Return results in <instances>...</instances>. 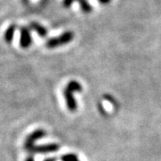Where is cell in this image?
Segmentation results:
<instances>
[{"mask_svg":"<svg viewBox=\"0 0 161 161\" xmlns=\"http://www.w3.org/2000/svg\"><path fill=\"white\" fill-rule=\"evenodd\" d=\"M82 86L77 80H70L66 87L64 89V98L66 102V107L70 112H75L77 110V102L75 98V92H81Z\"/></svg>","mask_w":161,"mask_h":161,"instance_id":"cell-1","label":"cell"},{"mask_svg":"<svg viewBox=\"0 0 161 161\" xmlns=\"http://www.w3.org/2000/svg\"><path fill=\"white\" fill-rule=\"evenodd\" d=\"M74 37H75V34L73 31H65L58 37H55V38H51L47 40L46 42V47L47 48H56L62 45L68 44L74 40Z\"/></svg>","mask_w":161,"mask_h":161,"instance_id":"cell-2","label":"cell"},{"mask_svg":"<svg viewBox=\"0 0 161 161\" xmlns=\"http://www.w3.org/2000/svg\"><path fill=\"white\" fill-rule=\"evenodd\" d=\"M47 135V132L43 129H37L33 132H31V134H29L24 142V149L26 150H28L30 148H31L32 146H34L35 142L40 140L41 138H44Z\"/></svg>","mask_w":161,"mask_h":161,"instance_id":"cell-3","label":"cell"},{"mask_svg":"<svg viewBox=\"0 0 161 161\" xmlns=\"http://www.w3.org/2000/svg\"><path fill=\"white\" fill-rule=\"evenodd\" d=\"M60 146L57 143H47L43 145H34L31 148L27 150L28 152L33 154V153H49V152H55L58 151Z\"/></svg>","mask_w":161,"mask_h":161,"instance_id":"cell-4","label":"cell"},{"mask_svg":"<svg viewBox=\"0 0 161 161\" xmlns=\"http://www.w3.org/2000/svg\"><path fill=\"white\" fill-rule=\"evenodd\" d=\"M32 43L31 34L28 27L23 26L20 29V46L22 48H28Z\"/></svg>","mask_w":161,"mask_h":161,"instance_id":"cell-5","label":"cell"},{"mask_svg":"<svg viewBox=\"0 0 161 161\" xmlns=\"http://www.w3.org/2000/svg\"><path fill=\"white\" fill-rule=\"evenodd\" d=\"M75 1H78L79 5L80 6L81 11L83 12L84 14H90L92 11V7L91 5L89 4V2L87 0H63V6L65 8H68L70 6L73 5V3Z\"/></svg>","mask_w":161,"mask_h":161,"instance_id":"cell-6","label":"cell"},{"mask_svg":"<svg viewBox=\"0 0 161 161\" xmlns=\"http://www.w3.org/2000/svg\"><path fill=\"white\" fill-rule=\"evenodd\" d=\"M29 27H30V29L35 31L39 34V36L42 37V38L46 37L47 34V30L44 26L40 25V23H31L29 25Z\"/></svg>","mask_w":161,"mask_h":161,"instance_id":"cell-7","label":"cell"},{"mask_svg":"<svg viewBox=\"0 0 161 161\" xmlns=\"http://www.w3.org/2000/svg\"><path fill=\"white\" fill-rule=\"evenodd\" d=\"M15 30H16V25L15 24H11L7 29H6V32L4 34V39L6 43L10 44L12 43V41L14 40V35L15 32Z\"/></svg>","mask_w":161,"mask_h":161,"instance_id":"cell-8","label":"cell"},{"mask_svg":"<svg viewBox=\"0 0 161 161\" xmlns=\"http://www.w3.org/2000/svg\"><path fill=\"white\" fill-rule=\"evenodd\" d=\"M61 160L62 161H80L77 155H75V153H68L61 157Z\"/></svg>","mask_w":161,"mask_h":161,"instance_id":"cell-9","label":"cell"},{"mask_svg":"<svg viewBox=\"0 0 161 161\" xmlns=\"http://www.w3.org/2000/svg\"><path fill=\"white\" fill-rule=\"evenodd\" d=\"M98 2H100L101 4H103V5H107V4H108L111 0H98Z\"/></svg>","mask_w":161,"mask_h":161,"instance_id":"cell-10","label":"cell"},{"mask_svg":"<svg viewBox=\"0 0 161 161\" xmlns=\"http://www.w3.org/2000/svg\"><path fill=\"white\" fill-rule=\"evenodd\" d=\"M25 161H34V158H33V156H32V155L28 156V157L26 158Z\"/></svg>","mask_w":161,"mask_h":161,"instance_id":"cell-11","label":"cell"},{"mask_svg":"<svg viewBox=\"0 0 161 161\" xmlns=\"http://www.w3.org/2000/svg\"><path fill=\"white\" fill-rule=\"evenodd\" d=\"M44 161H57L56 158H47L46 159H44Z\"/></svg>","mask_w":161,"mask_h":161,"instance_id":"cell-12","label":"cell"}]
</instances>
